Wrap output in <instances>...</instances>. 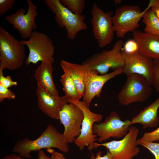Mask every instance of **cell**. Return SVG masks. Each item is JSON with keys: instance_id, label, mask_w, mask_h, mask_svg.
Wrapping results in <instances>:
<instances>
[{"instance_id": "1", "label": "cell", "mask_w": 159, "mask_h": 159, "mask_svg": "<svg viewBox=\"0 0 159 159\" xmlns=\"http://www.w3.org/2000/svg\"><path fill=\"white\" fill-rule=\"evenodd\" d=\"M68 144L63 134L60 133L52 125L49 124L37 139L31 140L26 137L16 141L12 151L22 157L30 158L32 152L43 149L56 148L67 153L69 151Z\"/></svg>"}, {"instance_id": "2", "label": "cell", "mask_w": 159, "mask_h": 159, "mask_svg": "<svg viewBox=\"0 0 159 159\" xmlns=\"http://www.w3.org/2000/svg\"><path fill=\"white\" fill-rule=\"evenodd\" d=\"M25 45L0 26V69L16 70L25 62Z\"/></svg>"}, {"instance_id": "3", "label": "cell", "mask_w": 159, "mask_h": 159, "mask_svg": "<svg viewBox=\"0 0 159 159\" xmlns=\"http://www.w3.org/2000/svg\"><path fill=\"white\" fill-rule=\"evenodd\" d=\"M44 1L55 14V20L58 26L61 28H65L68 39H74L79 32L87 29V25L84 21V15L73 13L63 5L60 0Z\"/></svg>"}, {"instance_id": "4", "label": "cell", "mask_w": 159, "mask_h": 159, "mask_svg": "<svg viewBox=\"0 0 159 159\" xmlns=\"http://www.w3.org/2000/svg\"><path fill=\"white\" fill-rule=\"evenodd\" d=\"M123 44L122 40H118L111 49L95 53L82 64L86 68L94 70L100 74H107L110 69L113 71L122 68L124 61L121 51Z\"/></svg>"}, {"instance_id": "5", "label": "cell", "mask_w": 159, "mask_h": 159, "mask_svg": "<svg viewBox=\"0 0 159 159\" xmlns=\"http://www.w3.org/2000/svg\"><path fill=\"white\" fill-rule=\"evenodd\" d=\"M22 41L29 50L24 62L25 65L36 64L39 62L53 63L54 47L52 40L47 35L34 31L29 39Z\"/></svg>"}, {"instance_id": "6", "label": "cell", "mask_w": 159, "mask_h": 159, "mask_svg": "<svg viewBox=\"0 0 159 159\" xmlns=\"http://www.w3.org/2000/svg\"><path fill=\"white\" fill-rule=\"evenodd\" d=\"M127 76V80L117 95L119 102L126 106L146 101L151 95L152 85L140 75L134 74Z\"/></svg>"}, {"instance_id": "7", "label": "cell", "mask_w": 159, "mask_h": 159, "mask_svg": "<svg viewBox=\"0 0 159 159\" xmlns=\"http://www.w3.org/2000/svg\"><path fill=\"white\" fill-rule=\"evenodd\" d=\"M139 130L135 126L130 127L128 133L120 140H113L100 143L95 142L91 150L99 146L105 147L113 159H133L140 152L137 138Z\"/></svg>"}, {"instance_id": "8", "label": "cell", "mask_w": 159, "mask_h": 159, "mask_svg": "<svg viewBox=\"0 0 159 159\" xmlns=\"http://www.w3.org/2000/svg\"><path fill=\"white\" fill-rule=\"evenodd\" d=\"M150 8L148 5L141 11L137 6L123 5L117 8L112 16V22L117 37L124 38L128 32L140 26L139 21L145 12Z\"/></svg>"}, {"instance_id": "9", "label": "cell", "mask_w": 159, "mask_h": 159, "mask_svg": "<svg viewBox=\"0 0 159 159\" xmlns=\"http://www.w3.org/2000/svg\"><path fill=\"white\" fill-rule=\"evenodd\" d=\"M92 32L98 47L104 48L113 41L115 33L112 22L113 12H105L94 3L91 10Z\"/></svg>"}, {"instance_id": "10", "label": "cell", "mask_w": 159, "mask_h": 159, "mask_svg": "<svg viewBox=\"0 0 159 159\" xmlns=\"http://www.w3.org/2000/svg\"><path fill=\"white\" fill-rule=\"evenodd\" d=\"M67 101L77 106L82 111L84 115L80 134L74 143L80 150H82L87 146L89 150H91L93 143L97 140V136L93 131V125L95 123L100 122L103 117L101 114L91 111L89 107L83 101L70 99H67Z\"/></svg>"}, {"instance_id": "11", "label": "cell", "mask_w": 159, "mask_h": 159, "mask_svg": "<svg viewBox=\"0 0 159 159\" xmlns=\"http://www.w3.org/2000/svg\"><path fill=\"white\" fill-rule=\"evenodd\" d=\"M131 122L129 120H122L118 113L112 111L103 121L95 123L93 131L98 137V142L101 143L111 138H123L129 131Z\"/></svg>"}, {"instance_id": "12", "label": "cell", "mask_w": 159, "mask_h": 159, "mask_svg": "<svg viewBox=\"0 0 159 159\" xmlns=\"http://www.w3.org/2000/svg\"><path fill=\"white\" fill-rule=\"evenodd\" d=\"M82 64V71L85 89L83 101L89 107L95 97L100 96L102 87L108 80L123 73L121 68L104 74H98L94 70L86 68Z\"/></svg>"}, {"instance_id": "13", "label": "cell", "mask_w": 159, "mask_h": 159, "mask_svg": "<svg viewBox=\"0 0 159 159\" xmlns=\"http://www.w3.org/2000/svg\"><path fill=\"white\" fill-rule=\"evenodd\" d=\"M83 118L82 111L72 103H66L60 111L59 120L64 126L63 134L68 143L74 142L80 135Z\"/></svg>"}, {"instance_id": "14", "label": "cell", "mask_w": 159, "mask_h": 159, "mask_svg": "<svg viewBox=\"0 0 159 159\" xmlns=\"http://www.w3.org/2000/svg\"><path fill=\"white\" fill-rule=\"evenodd\" d=\"M28 9L21 8L15 13L6 16L5 20L18 31L21 37L29 38L32 32L37 28L35 19L38 14L37 6L30 0H27Z\"/></svg>"}, {"instance_id": "15", "label": "cell", "mask_w": 159, "mask_h": 159, "mask_svg": "<svg viewBox=\"0 0 159 159\" xmlns=\"http://www.w3.org/2000/svg\"><path fill=\"white\" fill-rule=\"evenodd\" d=\"M121 53L124 61L123 73L127 76L134 74L141 75L152 85L153 59L146 57L139 51L128 53L122 49Z\"/></svg>"}, {"instance_id": "16", "label": "cell", "mask_w": 159, "mask_h": 159, "mask_svg": "<svg viewBox=\"0 0 159 159\" xmlns=\"http://www.w3.org/2000/svg\"><path fill=\"white\" fill-rule=\"evenodd\" d=\"M36 95L39 109L45 115L55 120H59V113L67 102L64 96L57 98L37 87Z\"/></svg>"}, {"instance_id": "17", "label": "cell", "mask_w": 159, "mask_h": 159, "mask_svg": "<svg viewBox=\"0 0 159 159\" xmlns=\"http://www.w3.org/2000/svg\"><path fill=\"white\" fill-rule=\"evenodd\" d=\"M133 39L137 42L139 51L153 60L159 59V35L137 29L132 32Z\"/></svg>"}, {"instance_id": "18", "label": "cell", "mask_w": 159, "mask_h": 159, "mask_svg": "<svg viewBox=\"0 0 159 159\" xmlns=\"http://www.w3.org/2000/svg\"><path fill=\"white\" fill-rule=\"evenodd\" d=\"M52 64L42 62L36 69L34 77L37 86L55 97H60L53 79Z\"/></svg>"}, {"instance_id": "19", "label": "cell", "mask_w": 159, "mask_h": 159, "mask_svg": "<svg viewBox=\"0 0 159 159\" xmlns=\"http://www.w3.org/2000/svg\"><path fill=\"white\" fill-rule=\"evenodd\" d=\"M159 108V97L132 118L131 125L139 123L141 124L144 128L156 127L159 122L158 115Z\"/></svg>"}, {"instance_id": "20", "label": "cell", "mask_w": 159, "mask_h": 159, "mask_svg": "<svg viewBox=\"0 0 159 159\" xmlns=\"http://www.w3.org/2000/svg\"><path fill=\"white\" fill-rule=\"evenodd\" d=\"M60 65L64 72L68 74L73 80L80 95L82 97L85 87L82 71V64L62 60Z\"/></svg>"}, {"instance_id": "21", "label": "cell", "mask_w": 159, "mask_h": 159, "mask_svg": "<svg viewBox=\"0 0 159 159\" xmlns=\"http://www.w3.org/2000/svg\"><path fill=\"white\" fill-rule=\"evenodd\" d=\"M60 82L63 86L64 96L67 100L72 99L80 100L82 97L80 95L75 85L70 76L64 72L61 76Z\"/></svg>"}, {"instance_id": "22", "label": "cell", "mask_w": 159, "mask_h": 159, "mask_svg": "<svg viewBox=\"0 0 159 159\" xmlns=\"http://www.w3.org/2000/svg\"><path fill=\"white\" fill-rule=\"evenodd\" d=\"M142 22L145 26L144 32L153 35H159V20L153 11L149 9L142 17Z\"/></svg>"}, {"instance_id": "23", "label": "cell", "mask_w": 159, "mask_h": 159, "mask_svg": "<svg viewBox=\"0 0 159 159\" xmlns=\"http://www.w3.org/2000/svg\"><path fill=\"white\" fill-rule=\"evenodd\" d=\"M65 7L73 13L82 14L85 5V0H60Z\"/></svg>"}, {"instance_id": "24", "label": "cell", "mask_w": 159, "mask_h": 159, "mask_svg": "<svg viewBox=\"0 0 159 159\" xmlns=\"http://www.w3.org/2000/svg\"><path fill=\"white\" fill-rule=\"evenodd\" d=\"M139 145L144 147L154 155L155 159H159V143L141 140L138 139Z\"/></svg>"}, {"instance_id": "25", "label": "cell", "mask_w": 159, "mask_h": 159, "mask_svg": "<svg viewBox=\"0 0 159 159\" xmlns=\"http://www.w3.org/2000/svg\"><path fill=\"white\" fill-rule=\"evenodd\" d=\"M153 75L152 85L156 91L159 92V59L153 60Z\"/></svg>"}, {"instance_id": "26", "label": "cell", "mask_w": 159, "mask_h": 159, "mask_svg": "<svg viewBox=\"0 0 159 159\" xmlns=\"http://www.w3.org/2000/svg\"><path fill=\"white\" fill-rule=\"evenodd\" d=\"M139 140L147 142H154L159 140V126L155 130L145 132Z\"/></svg>"}, {"instance_id": "27", "label": "cell", "mask_w": 159, "mask_h": 159, "mask_svg": "<svg viewBox=\"0 0 159 159\" xmlns=\"http://www.w3.org/2000/svg\"><path fill=\"white\" fill-rule=\"evenodd\" d=\"M122 49L126 53H133L139 51L138 44L134 39L127 41L123 44Z\"/></svg>"}, {"instance_id": "28", "label": "cell", "mask_w": 159, "mask_h": 159, "mask_svg": "<svg viewBox=\"0 0 159 159\" xmlns=\"http://www.w3.org/2000/svg\"><path fill=\"white\" fill-rule=\"evenodd\" d=\"M3 71L0 69V85L8 88L13 86H17V82L12 81L10 76H4Z\"/></svg>"}, {"instance_id": "29", "label": "cell", "mask_w": 159, "mask_h": 159, "mask_svg": "<svg viewBox=\"0 0 159 159\" xmlns=\"http://www.w3.org/2000/svg\"><path fill=\"white\" fill-rule=\"evenodd\" d=\"M16 96L14 92L9 89L0 85V102H3L5 99L9 100L15 98Z\"/></svg>"}, {"instance_id": "30", "label": "cell", "mask_w": 159, "mask_h": 159, "mask_svg": "<svg viewBox=\"0 0 159 159\" xmlns=\"http://www.w3.org/2000/svg\"><path fill=\"white\" fill-rule=\"evenodd\" d=\"M15 2L14 0H0V15L4 14L11 9Z\"/></svg>"}, {"instance_id": "31", "label": "cell", "mask_w": 159, "mask_h": 159, "mask_svg": "<svg viewBox=\"0 0 159 159\" xmlns=\"http://www.w3.org/2000/svg\"><path fill=\"white\" fill-rule=\"evenodd\" d=\"M148 5L159 20V0H150Z\"/></svg>"}, {"instance_id": "32", "label": "cell", "mask_w": 159, "mask_h": 159, "mask_svg": "<svg viewBox=\"0 0 159 159\" xmlns=\"http://www.w3.org/2000/svg\"><path fill=\"white\" fill-rule=\"evenodd\" d=\"M102 152L100 151L98 152L96 156L92 153L90 159H113L110 152L107 150L106 154L103 156L102 155Z\"/></svg>"}, {"instance_id": "33", "label": "cell", "mask_w": 159, "mask_h": 159, "mask_svg": "<svg viewBox=\"0 0 159 159\" xmlns=\"http://www.w3.org/2000/svg\"><path fill=\"white\" fill-rule=\"evenodd\" d=\"M47 150L51 154L52 159H66L63 154L56 151L52 148L47 149Z\"/></svg>"}, {"instance_id": "34", "label": "cell", "mask_w": 159, "mask_h": 159, "mask_svg": "<svg viewBox=\"0 0 159 159\" xmlns=\"http://www.w3.org/2000/svg\"><path fill=\"white\" fill-rule=\"evenodd\" d=\"M0 159H34L22 157L19 155L12 153L1 158Z\"/></svg>"}, {"instance_id": "35", "label": "cell", "mask_w": 159, "mask_h": 159, "mask_svg": "<svg viewBox=\"0 0 159 159\" xmlns=\"http://www.w3.org/2000/svg\"><path fill=\"white\" fill-rule=\"evenodd\" d=\"M36 159H52L50 157L48 156L42 150L38 151V157Z\"/></svg>"}, {"instance_id": "36", "label": "cell", "mask_w": 159, "mask_h": 159, "mask_svg": "<svg viewBox=\"0 0 159 159\" xmlns=\"http://www.w3.org/2000/svg\"><path fill=\"white\" fill-rule=\"evenodd\" d=\"M114 1L115 4H120L122 2V1L121 0H115Z\"/></svg>"}]
</instances>
